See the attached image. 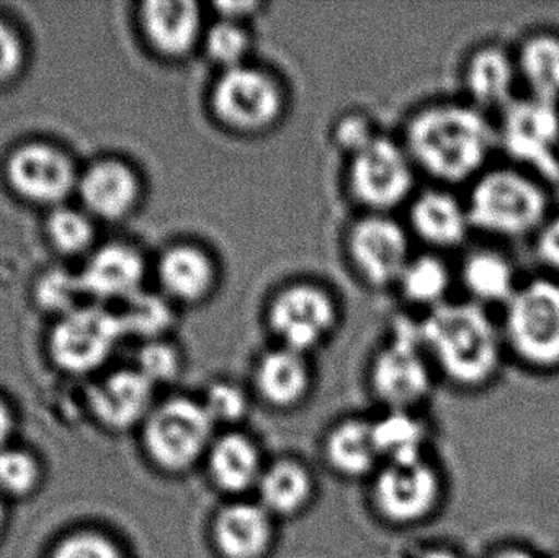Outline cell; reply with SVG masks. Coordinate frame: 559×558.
Segmentation results:
<instances>
[{
	"label": "cell",
	"mask_w": 559,
	"mask_h": 558,
	"mask_svg": "<svg viewBox=\"0 0 559 558\" xmlns=\"http://www.w3.org/2000/svg\"><path fill=\"white\" fill-rule=\"evenodd\" d=\"M254 383L262 399L271 405H296L305 399L311 385L308 356L277 344L259 357Z\"/></svg>",
	"instance_id": "24"
},
{
	"label": "cell",
	"mask_w": 559,
	"mask_h": 558,
	"mask_svg": "<svg viewBox=\"0 0 559 558\" xmlns=\"http://www.w3.org/2000/svg\"><path fill=\"white\" fill-rule=\"evenodd\" d=\"M401 143L419 173L452 189L469 186L491 166L498 127L492 117L463 98H442L414 110Z\"/></svg>",
	"instance_id": "1"
},
{
	"label": "cell",
	"mask_w": 559,
	"mask_h": 558,
	"mask_svg": "<svg viewBox=\"0 0 559 558\" xmlns=\"http://www.w3.org/2000/svg\"><path fill=\"white\" fill-rule=\"evenodd\" d=\"M213 426L215 423L202 402L173 399L147 416L144 446L151 459L164 471H186L209 449Z\"/></svg>",
	"instance_id": "10"
},
{
	"label": "cell",
	"mask_w": 559,
	"mask_h": 558,
	"mask_svg": "<svg viewBox=\"0 0 559 558\" xmlns=\"http://www.w3.org/2000/svg\"><path fill=\"white\" fill-rule=\"evenodd\" d=\"M439 497V477L424 461L388 464L374 482V504L393 523L423 520L436 508Z\"/></svg>",
	"instance_id": "16"
},
{
	"label": "cell",
	"mask_w": 559,
	"mask_h": 558,
	"mask_svg": "<svg viewBox=\"0 0 559 558\" xmlns=\"http://www.w3.org/2000/svg\"><path fill=\"white\" fill-rule=\"evenodd\" d=\"M258 488L262 507L269 513L293 514L308 503L312 482L301 465L292 461H280L262 472Z\"/></svg>",
	"instance_id": "29"
},
{
	"label": "cell",
	"mask_w": 559,
	"mask_h": 558,
	"mask_svg": "<svg viewBox=\"0 0 559 558\" xmlns=\"http://www.w3.org/2000/svg\"><path fill=\"white\" fill-rule=\"evenodd\" d=\"M325 454L338 474L360 477L368 474L380 458L371 423L352 419L329 435Z\"/></svg>",
	"instance_id": "28"
},
{
	"label": "cell",
	"mask_w": 559,
	"mask_h": 558,
	"mask_svg": "<svg viewBox=\"0 0 559 558\" xmlns=\"http://www.w3.org/2000/svg\"><path fill=\"white\" fill-rule=\"evenodd\" d=\"M419 334L429 359L459 385H483L501 367V327L489 310L472 301H449L430 311L419 323Z\"/></svg>",
	"instance_id": "2"
},
{
	"label": "cell",
	"mask_w": 559,
	"mask_h": 558,
	"mask_svg": "<svg viewBox=\"0 0 559 558\" xmlns=\"http://www.w3.org/2000/svg\"><path fill=\"white\" fill-rule=\"evenodd\" d=\"M209 111L215 123L242 138L262 136L282 123L288 111V91L264 66L248 62L218 72L210 85Z\"/></svg>",
	"instance_id": "4"
},
{
	"label": "cell",
	"mask_w": 559,
	"mask_h": 558,
	"mask_svg": "<svg viewBox=\"0 0 559 558\" xmlns=\"http://www.w3.org/2000/svg\"><path fill=\"white\" fill-rule=\"evenodd\" d=\"M213 423H236L245 418L249 402L246 393L235 383L215 382L206 390L202 402Z\"/></svg>",
	"instance_id": "36"
},
{
	"label": "cell",
	"mask_w": 559,
	"mask_h": 558,
	"mask_svg": "<svg viewBox=\"0 0 559 558\" xmlns=\"http://www.w3.org/2000/svg\"><path fill=\"white\" fill-rule=\"evenodd\" d=\"M38 465L32 455L25 452L0 451V487L12 495H25L35 488L38 482Z\"/></svg>",
	"instance_id": "37"
},
{
	"label": "cell",
	"mask_w": 559,
	"mask_h": 558,
	"mask_svg": "<svg viewBox=\"0 0 559 558\" xmlns=\"http://www.w3.org/2000/svg\"><path fill=\"white\" fill-rule=\"evenodd\" d=\"M210 9L213 10L215 19L252 26L254 20L264 15L269 5L265 2H258V0H239V2H213Z\"/></svg>",
	"instance_id": "41"
},
{
	"label": "cell",
	"mask_w": 559,
	"mask_h": 558,
	"mask_svg": "<svg viewBox=\"0 0 559 558\" xmlns=\"http://www.w3.org/2000/svg\"><path fill=\"white\" fill-rule=\"evenodd\" d=\"M548 187L521 167L491 164L469 183L465 197L473 231L499 239H534L554 213Z\"/></svg>",
	"instance_id": "3"
},
{
	"label": "cell",
	"mask_w": 559,
	"mask_h": 558,
	"mask_svg": "<svg viewBox=\"0 0 559 558\" xmlns=\"http://www.w3.org/2000/svg\"><path fill=\"white\" fill-rule=\"evenodd\" d=\"M429 363L419 324L397 328L374 354L370 372L374 395L391 409H409L429 393Z\"/></svg>",
	"instance_id": "11"
},
{
	"label": "cell",
	"mask_w": 559,
	"mask_h": 558,
	"mask_svg": "<svg viewBox=\"0 0 559 558\" xmlns=\"http://www.w3.org/2000/svg\"><path fill=\"white\" fill-rule=\"evenodd\" d=\"M502 341L519 360L534 369L559 367V277L524 278L502 308Z\"/></svg>",
	"instance_id": "5"
},
{
	"label": "cell",
	"mask_w": 559,
	"mask_h": 558,
	"mask_svg": "<svg viewBox=\"0 0 559 558\" xmlns=\"http://www.w3.org/2000/svg\"><path fill=\"white\" fill-rule=\"evenodd\" d=\"M156 277L163 297L174 307H199L215 297L222 269L216 256L200 242L176 241L157 258Z\"/></svg>",
	"instance_id": "14"
},
{
	"label": "cell",
	"mask_w": 559,
	"mask_h": 558,
	"mask_svg": "<svg viewBox=\"0 0 559 558\" xmlns=\"http://www.w3.org/2000/svg\"><path fill=\"white\" fill-rule=\"evenodd\" d=\"M535 254L540 259L547 274L559 277V212L551 213L534 238Z\"/></svg>",
	"instance_id": "40"
},
{
	"label": "cell",
	"mask_w": 559,
	"mask_h": 558,
	"mask_svg": "<svg viewBox=\"0 0 559 558\" xmlns=\"http://www.w3.org/2000/svg\"><path fill=\"white\" fill-rule=\"evenodd\" d=\"M177 308V307H176ZM174 305L166 297H140L131 304L130 311L120 321L123 331L140 334L144 341L166 337L174 324Z\"/></svg>",
	"instance_id": "32"
},
{
	"label": "cell",
	"mask_w": 559,
	"mask_h": 558,
	"mask_svg": "<svg viewBox=\"0 0 559 558\" xmlns=\"http://www.w3.org/2000/svg\"><path fill=\"white\" fill-rule=\"evenodd\" d=\"M341 305L324 285L293 281L282 285L265 305V324L278 346L308 356L331 340L341 323Z\"/></svg>",
	"instance_id": "7"
},
{
	"label": "cell",
	"mask_w": 559,
	"mask_h": 558,
	"mask_svg": "<svg viewBox=\"0 0 559 558\" xmlns=\"http://www.w3.org/2000/svg\"><path fill=\"white\" fill-rule=\"evenodd\" d=\"M48 231L56 248L69 254L84 251L94 241L91 219L75 210L61 209L49 216Z\"/></svg>",
	"instance_id": "34"
},
{
	"label": "cell",
	"mask_w": 559,
	"mask_h": 558,
	"mask_svg": "<svg viewBox=\"0 0 559 558\" xmlns=\"http://www.w3.org/2000/svg\"><path fill=\"white\" fill-rule=\"evenodd\" d=\"M371 426L380 458L386 459L388 464L423 461L426 429L407 409H391Z\"/></svg>",
	"instance_id": "30"
},
{
	"label": "cell",
	"mask_w": 559,
	"mask_h": 558,
	"mask_svg": "<svg viewBox=\"0 0 559 558\" xmlns=\"http://www.w3.org/2000/svg\"><path fill=\"white\" fill-rule=\"evenodd\" d=\"M492 558H535V557L531 556V554H528V553H524V550L509 549V550H504V553H499L498 556H495Z\"/></svg>",
	"instance_id": "43"
},
{
	"label": "cell",
	"mask_w": 559,
	"mask_h": 558,
	"mask_svg": "<svg viewBox=\"0 0 559 558\" xmlns=\"http://www.w3.org/2000/svg\"><path fill=\"white\" fill-rule=\"evenodd\" d=\"M138 370L153 385L173 382L182 370V354L166 337L146 341L138 356Z\"/></svg>",
	"instance_id": "35"
},
{
	"label": "cell",
	"mask_w": 559,
	"mask_h": 558,
	"mask_svg": "<svg viewBox=\"0 0 559 558\" xmlns=\"http://www.w3.org/2000/svg\"><path fill=\"white\" fill-rule=\"evenodd\" d=\"M209 22L205 7L195 0H146L138 12L147 48L167 62H183L200 52Z\"/></svg>",
	"instance_id": "12"
},
{
	"label": "cell",
	"mask_w": 559,
	"mask_h": 558,
	"mask_svg": "<svg viewBox=\"0 0 559 558\" xmlns=\"http://www.w3.org/2000/svg\"><path fill=\"white\" fill-rule=\"evenodd\" d=\"M417 169L401 141L380 134L373 143L347 159L345 187L364 213L390 215L409 205Z\"/></svg>",
	"instance_id": "6"
},
{
	"label": "cell",
	"mask_w": 559,
	"mask_h": 558,
	"mask_svg": "<svg viewBox=\"0 0 559 558\" xmlns=\"http://www.w3.org/2000/svg\"><path fill=\"white\" fill-rule=\"evenodd\" d=\"M2 523H3V508H2V503H0V526H2Z\"/></svg>",
	"instance_id": "45"
},
{
	"label": "cell",
	"mask_w": 559,
	"mask_h": 558,
	"mask_svg": "<svg viewBox=\"0 0 559 558\" xmlns=\"http://www.w3.org/2000/svg\"><path fill=\"white\" fill-rule=\"evenodd\" d=\"M123 333L120 320L110 314L85 311L72 314L52 336L56 363L74 372H85L100 366Z\"/></svg>",
	"instance_id": "18"
},
{
	"label": "cell",
	"mask_w": 559,
	"mask_h": 558,
	"mask_svg": "<svg viewBox=\"0 0 559 558\" xmlns=\"http://www.w3.org/2000/svg\"><path fill=\"white\" fill-rule=\"evenodd\" d=\"M417 558H459L453 556L452 553H447V550L433 549L427 550V553L420 554Z\"/></svg>",
	"instance_id": "44"
},
{
	"label": "cell",
	"mask_w": 559,
	"mask_h": 558,
	"mask_svg": "<svg viewBox=\"0 0 559 558\" xmlns=\"http://www.w3.org/2000/svg\"><path fill=\"white\" fill-rule=\"evenodd\" d=\"M407 223L411 235L433 252L462 248L473 231L465 199L440 186L420 190L413 197Z\"/></svg>",
	"instance_id": "17"
},
{
	"label": "cell",
	"mask_w": 559,
	"mask_h": 558,
	"mask_svg": "<svg viewBox=\"0 0 559 558\" xmlns=\"http://www.w3.org/2000/svg\"><path fill=\"white\" fill-rule=\"evenodd\" d=\"M209 468L216 487L228 494L258 487L264 472L254 442L241 435H226L213 442Z\"/></svg>",
	"instance_id": "27"
},
{
	"label": "cell",
	"mask_w": 559,
	"mask_h": 558,
	"mask_svg": "<svg viewBox=\"0 0 559 558\" xmlns=\"http://www.w3.org/2000/svg\"><path fill=\"white\" fill-rule=\"evenodd\" d=\"M153 383L140 370H120L95 387L92 409L110 428H130L153 412Z\"/></svg>",
	"instance_id": "22"
},
{
	"label": "cell",
	"mask_w": 559,
	"mask_h": 558,
	"mask_svg": "<svg viewBox=\"0 0 559 558\" xmlns=\"http://www.w3.org/2000/svg\"><path fill=\"white\" fill-rule=\"evenodd\" d=\"M453 282L455 272L452 265L439 252L430 251L413 256L394 288L411 307L423 308L430 313L449 304Z\"/></svg>",
	"instance_id": "26"
},
{
	"label": "cell",
	"mask_w": 559,
	"mask_h": 558,
	"mask_svg": "<svg viewBox=\"0 0 559 558\" xmlns=\"http://www.w3.org/2000/svg\"><path fill=\"white\" fill-rule=\"evenodd\" d=\"M509 164L545 183L559 180V105L521 95L496 120Z\"/></svg>",
	"instance_id": "8"
},
{
	"label": "cell",
	"mask_w": 559,
	"mask_h": 558,
	"mask_svg": "<svg viewBox=\"0 0 559 558\" xmlns=\"http://www.w3.org/2000/svg\"><path fill=\"white\" fill-rule=\"evenodd\" d=\"M512 49L522 95L559 105L558 29H528Z\"/></svg>",
	"instance_id": "21"
},
{
	"label": "cell",
	"mask_w": 559,
	"mask_h": 558,
	"mask_svg": "<svg viewBox=\"0 0 559 558\" xmlns=\"http://www.w3.org/2000/svg\"><path fill=\"white\" fill-rule=\"evenodd\" d=\"M255 39L251 26L229 20L213 19L203 36L200 52L218 72L252 62Z\"/></svg>",
	"instance_id": "31"
},
{
	"label": "cell",
	"mask_w": 559,
	"mask_h": 558,
	"mask_svg": "<svg viewBox=\"0 0 559 558\" xmlns=\"http://www.w3.org/2000/svg\"><path fill=\"white\" fill-rule=\"evenodd\" d=\"M23 64V45L9 23L0 20V84L12 81Z\"/></svg>",
	"instance_id": "39"
},
{
	"label": "cell",
	"mask_w": 559,
	"mask_h": 558,
	"mask_svg": "<svg viewBox=\"0 0 559 558\" xmlns=\"http://www.w3.org/2000/svg\"><path fill=\"white\" fill-rule=\"evenodd\" d=\"M7 179L23 199L59 203L78 183L74 164L58 147L28 143L16 147L7 161Z\"/></svg>",
	"instance_id": "15"
},
{
	"label": "cell",
	"mask_w": 559,
	"mask_h": 558,
	"mask_svg": "<svg viewBox=\"0 0 559 558\" xmlns=\"http://www.w3.org/2000/svg\"><path fill=\"white\" fill-rule=\"evenodd\" d=\"M460 84L463 100L489 117H498L521 97L512 46L486 41L469 49L460 68Z\"/></svg>",
	"instance_id": "13"
},
{
	"label": "cell",
	"mask_w": 559,
	"mask_h": 558,
	"mask_svg": "<svg viewBox=\"0 0 559 558\" xmlns=\"http://www.w3.org/2000/svg\"><path fill=\"white\" fill-rule=\"evenodd\" d=\"M146 275V259L130 245L102 248L85 269V287L102 297L131 298Z\"/></svg>",
	"instance_id": "25"
},
{
	"label": "cell",
	"mask_w": 559,
	"mask_h": 558,
	"mask_svg": "<svg viewBox=\"0 0 559 558\" xmlns=\"http://www.w3.org/2000/svg\"><path fill=\"white\" fill-rule=\"evenodd\" d=\"M51 558H123L107 537L94 533L74 534L62 541Z\"/></svg>",
	"instance_id": "38"
},
{
	"label": "cell",
	"mask_w": 559,
	"mask_h": 558,
	"mask_svg": "<svg viewBox=\"0 0 559 558\" xmlns=\"http://www.w3.org/2000/svg\"><path fill=\"white\" fill-rule=\"evenodd\" d=\"M82 200L94 215L121 219L136 212L143 197L140 174L120 159H102L85 170L81 183Z\"/></svg>",
	"instance_id": "20"
},
{
	"label": "cell",
	"mask_w": 559,
	"mask_h": 558,
	"mask_svg": "<svg viewBox=\"0 0 559 558\" xmlns=\"http://www.w3.org/2000/svg\"><path fill=\"white\" fill-rule=\"evenodd\" d=\"M213 537L225 558H261L272 543L271 513L262 504H229L216 517Z\"/></svg>",
	"instance_id": "23"
},
{
	"label": "cell",
	"mask_w": 559,
	"mask_h": 558,
	"mask_svg": "<svg viewBox=\"0 0 559 558\" xmlns=\"http://www.w3.org/2000/svg\"><path fill=\"white\" fill-rule=\"evenodd\" d=\"M12 415H10L9 408L0 402V448L9 439L10 432H12Z\"/></svg>",
	"instance_id": "42"
},
{
	"label": "cell",
	"mask_w": 559,
	"mask_h": 558,
	"mask_svg": "<svg viewBox=\"0 0 559 558\" xmlns=\"http://www.w3.org/2000/svg\"><path fill=\"white\" fill-rule=\"evenodd\" d=\"M377 123L370 115L360 110H350L335 118L332 123V144L345 157L354 156L380 136Z\"/></svg>",
	"instance_id": "33"
},
{
	"label": "cell",
	"mask_w": 559,
	"mask_h": 558,
	"mask_svg": "<svg viewBox=\"0 0 559 558\" xmlns=\"http://www.w3.org/2000/svg\"><path fill=\"white\" fill-rule=\"evenodd\" d=\"M348 265L370 288L396 287L413 259L411 233L391 215L361 213L344 236Z\"/></svg>",
	"instance_id": "9"
},
{
	"label": "cell",
	"mask_w": 559,
	"mask_h": 558,
	"mask_svg": "<svg viewBox=\"0 0 559 558\" xmlns=\"http://www.w3.org/2000/svg\"><path fill=\"white\" fill-rule=\"evenodd\" d=\"M456 277L465 290L466 300L486 310L489 307L504 308L524 282L514 259L489 246L469 249L463 256Z\"/></svg>",
	"instance_id": "19"
},
{
	"label": "cell",
	"mask_w": 559,
	"mask_h": 558,
	"mask_svg": "<svg viewBox=\"0 0 559 558\" xmlns=\"http://www.w3.org/2000/svg\"><path fill=\"white\" fill-rule=\"evenodd\" d=\"M555 558H559V557H555Z\"/></svg>",
	"instance_id": "46"
}]
</instances>
